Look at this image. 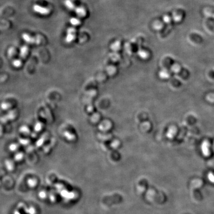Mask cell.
Listing matches in <instances>:
<instances>
[{
  "mask_svg": "<svg viewBox=\"0 0 214 214\" xmlns=\"http://www.w3.org/2000/svg\"><path fill=\"white\" fill-rule=\"evenodd\" d=\"M180 67L179 64H174L172 68H171V70H172L174 72H179V71H180Z\"/></svg>",
  "mask_w": 214,
  "mask_h": 214,
  "instance_id": "cell-24",
  "label": "cell"
},
{
  "mask_svg": "<svg viewBox=\"0 0 214 214\" xmlns=\"http://www.w3.org/2000/svg\"><path fill=\"white\" fill-rule=\"evenodd\" d=\"M10 105L9 103H4V106L3 107H2L3 109H4V110H9L10 108Z\"/></svg>",
  "mask_w": 214,
  "mask_h": 214,
  "instance_id": "cell-27",
  "label": "cell"
},
{
  "mask_svg": "<svg viewBox=\"0 0 214 214\" xmlns=\"http://www.w3.org/2000/svg\"><path fill=\"white\" fill-rule=\"evenodd\" d=\"M13 65L15 68H19L22 65V61L20 59H15L13 60Z\"/></svg>",
  "mask_w": 214,
  "mask_h": 214,
  "instance_id": "cell-18",
  "label": "cell"
},
{
  "mask_svg": "<svg viewBox=\"0 0 214 214\" xmlns=\"http://www.w3.org/2000/svg\"><path fill=\"white\" fill-rule=\"evenodd\" d=\"M121 48V43L119 41L113 42L111 46V49L114 52H116L120 50Z\"/></svg>",
  "mask_w": 214,
  "mask_h": 214,
  "instance_id": "cell-11",
  "label": "cell"
},
{
  "mask_svg": "<svg viewBox=\"0 0 214 214\" xmlns=\"http://www.w3.org/2000/svg\"><path fill=\"white\" fill-rule=\"evenodd\" d=\"M14 214H22L19 211L15 210L14 212Z\"/></svg>",
  "mask_w": 214,
  "mask_h": 214,
  "instance_id": "cell-29",
  "label": "cell"
},
{
  "mask_svg": "<svg viewBox=\"0 0 214 214\" xmlns=\"http://www.w3.org/2000/svg\"><path fill=\"white\" fill-rule=\"evenodd\" d=\"M22 37L23 40L27 44H40L42 42V37L41 36H32L28 33H23L22 34Z\"/></svg>",
  "mask_w": 214,
  "mask_h": 214,
  "instance_id": "cell-1",
  "label": "cell"
},
{
  "mask_svg": "<svg viewBox=\"0 0 214 214\" xmlns=\"http://www.w3.org/2000/svg\"><path fill=\"white\" fill-rule=\"evenodd\" d=\"M64 136L66 137L67 139H68V140H70V141H72L74 139V138H75V136L74 135L72 134H71L70 132H64Z\"/></svg>",
  "mask_w": 214,
  "mask_h": 214,
  "instance_id": "cell-20",
  "label": "cell"
},
{
  "mask_svg": "<svg viewBox=\"0 0 214 214\" xmlns=\"http://www.w3.org/2000/svg\"><path fill=\"white\" fill-rule=\"evenodd\" d=\"M25 213L27 214H36V211L33 207H25Z\"/></svg>",
  "mask_w": 214,
  "mask_h": 214,
  "instance_id": "cell-14",
  "label": "cell"
},
{
  "mask_svg": "<svg viewBox=\"0 0 214 214\" xmlns=\"http://www.w3.org/2000/svg\"><path fill=\"white\" fill-rule=\"evenodd\" d=\"M164 23L163 22L159 21V20H157L155 21L153 24V27L154 28V30H156L158 31H160L161 30L163 29L164 27Z\"/></svg>",
  "mask_w": 214,
  "mask_h": 214,
  "instance_id": "cell-7",
  "label": "cell"
},
{
  "mask_svg": "<svg viewBox=\"0 0 214 214\" xmlns=\"http://www.w3.org/2000/svg\"><path fill=\"white\" fill-rule=\"evenodd\" d=\"M32 9L35 13L39 14H41V15H48L51 13L50 10L49 8L44 7L37 4H35L33 5Z\"/></svg>",
  "mask_w": 214,
  "mask_h": 214,
  "instance_id": "cell-3",
  "label": "cell"
},
{
  "mask_svg": "<svg viewBox=\"0 0 214 214\" xmlns=\"http://www.w3.org/2000/svg\"><path fill=\"white\" fill-rule=\"evenodd\" d=\"M23 157H24V155H23V153H17V154L15 155V156H14V159H15V161H21L23 160Z\"/></svg>",
  "mask_w": 214,
  "mask_h": 214,
  "instance_id": "cell-22",
  "label": "cell"
},
{
  "mask_svg": "<svg viewBox=\"0 0 214 214\" xmlns=\"http://www.w3.org/2000/svg\"><path fill=\"white\" fill-rule=\"evenodd\" d=\"M173 20L172 17L170 15H165L163 18V22L166 24H170Z\"/></svg>",
  "mask_w": 214,
  "mask_h": 214,
  "instance_id": "cell-16",
  "label": "cell"
},
{
  "mask_svg": "<svg viewBox=\"0 0 214 214\" xmlns=\"http://www.w3.org/2000/svg\"><path fill=\"white\" fill-rule=\"evenodd\" d=\"M19 149V145L17 144H11L9 146V149L11 152H15L17 151Z\"/></svg>",
  "mask_w": 214,
  "mask_h": 214,
  "instance_id": "cell-23",
  "label": "cell"
},
{
  "mask_svg": "<svg viewBox=\"0 0 214 214\" xmlns=\"http://www.w3.org/2000/svg\"><path fill=\"white\" fill-rule=\"evenodd\" d=\"M42 128V126L41 124H40V122H38L36 124L35 126V130H36V131H40L41 130Z\"/></svg>",
  "mask_w": 214,
  "mask_h": 214,
  "instance_id": "cell-26",
  "label": "cell"
},
{
  "mask_svg": "<svg viewBox=\"0 0 214 214\" xmlns=\"http://www.w3.org/2000/svg\"><path fill=\"white\" fill-rule=\"evenodd\" d=\"M76 28L73 27H71L67 29L65 40H64L66 43H72L76 39Z\"/></svg>",
  "mask_w": 214,
  "mask_h": 214,
  "instance_id": "cell-2",
  "label": "cell"
},
{
  "mask_svg": "<svg viewBox=\"0 0 214 214\" xmlns=\"http://www.w3.org/2000/svg\"><path fill=\"white\" fill-rule=\"evenodd\" d=\"M182 18H183L182 15L179 14H174V15L172 17L173 20H174L175 22H176V23H179V22H180L181 19H182Z\"/></svg>",
  "mask_w": 214,
  "mask_h": 214,
  "instance_id": "cell-17",
  "label": "cell"
},
{
  "mask_svg": "<svg viewBox=\"0 0 214 214\" xmlns=\"http://www.w3.org/2000/svg\"><path fill=\"white\" fill-rule=\"evenodd\" d=\"M29 51V48L27 46L23 45L21 47L19 51V56L23 59H25L27 57Z\"/></svg>",
  "mask_w": 214,
  "mask_h": 214,
  "instance_id": "cell-6",
  "label": "cell"
},
{
  "mask_svg": "<svg viewBox=\"0 0 214 214\" xmlns=\"http://www.w3.org/2000/svg\"><path fill=\"white\" fill-rule=\"evenodd\" d=\"M138 56L143 60H146L148 59L149 57V53L147 51L141 49L138 52Z\"/></svg>",
  "mask_w": 214,
  "mask_h": 214,
  "instance_id": "cell-10",
  "label": "cell"
},
{
  "mask_svg": "<svg viewBox=\"0 0 214 214\" xmlns=\"http://www.w3.org/2000/svg\"><path fill=\"white\" fill-rule=\"evenodd\" d=\"M20 131L22 132L23 134H28L29 132H30V130H29V129L27 127V126H22L21 128H20Z\"/></svg>",
  "mask_w": 214,
  "mask_h": 214,
  "instance_id": "cell-25",
  "label": "cell"
},
{
  "mask_svg": "<svg viewBox=\"0 0 214 214\" xmlns=\"http://www.w3.org/2000/svg\"><path fill=\"white\" fill-rule=\"evenodd\" d=\"M100 130L103 131H108L111 130L112 126V124L110 121H104L103 122H101V125H100Z\"/></svg>",
  "mask_w": 214,
  "mask_h": 214,
  "instance_id": "cell-5",
  "label": "cell"
},
{
  "mask_svg": "<svg viewBox=\"0 0 214 214\" xmlns=\"http://www.w3.org/2000/svg\"><path fill=\"white\" fill-rule=\"evenodd\" d=\"M6 168L8 169V170L11 171L13 170L14 168V163L13 162L10 161H7L6 162Z\"/></svg>",
  "mask_w": 214,
  "mask_h": 214,
  "instance_id": "cell-19",
  "label": "cell"
},
{
  "mask_svg": "<svg viewBox=\"0 0 214 214\" xmlns=\"http://www.w3.org/2000/svg\"><path fill=\"white\" fill-rule=\"evenodd\" d=\"M50 199L51 201V202H54L55 201L56 198L54 194H52V195H49Z\"/></svg>",
  "mask_w": 214,
  "mask_h": 214,
  "instance_id": "cell-28",
  "label": "cell"
},
{
  "mask_svg": "<svg viewBox=\"0 0 214 214\" xmlns=\"http://www.w3.org/2000/svg\"><path fill=\"white\" fill-rule=\"evenodd\" d=\"M159 76L163 80H167L170 77V73L167 69H162L159 72Z\"/></svg>",
  "mask_w": 214,
  "mask_h": 214,
  "instance_id": "cell-9",
  "label": "cell"
},
{
  "mask_svg": "<svg viewBox=\"0 0 214 214\" xmlns=\"http://www.w3.org/2000/svg\"><path fill=\"white\" fill-rule=\"evenodd\" d=\"M39 198L41 199H45L48 197V193L45 190H42L38 194Z\"/></svg>",
  "mask_w": 214,
  "mask_h": 214,
  "instance_id": "cell-21",
  "label": "cell"
},
{
  "mask_svg": "<svg viewBox=\"0 0 214 214\" xmlns=\"http://www.w3.org/2000/svg\"><path fill=\"white\" fill-rule=\"evenodd\" d=\"M74 11L78 18H84L87 15V10L84 7L82 6L76 7Z\"/></svg>",
  "mask_w": 214,
  "mask_h": 214,
  "instance_id": "cell-4",
  "label": "cell"
},
{
  "mask_svg": "<svg viewBox=\"0 0 214 214\" xmlns=\"http://www.w3.org/2000/svg\"><path fill=\"white\" fill-rule=\"evenodd\" d=\"M17 53L15 48L13 47H10L8 50V55L10 58H13Z\"/></svg>",
  "mask_w": 214,
  "mask_h": 214,
  "instance_id": "cell-15",
  "label": "cell"
},
{
  "mask_svg": "<svg viewBox=\"0 0 214 214\" xmlns=\"http://www.w3.org/2000/svg\"><path fill=\"white\" fill-rule=\"evenodd\" d=\"M72 1H74V0H72Z\"/></svg>",
  "mask_w": 214,
  "mask_h": 214,
  "instance_id": "cell-30",
  "label": "cell"
},
{
  "mask_svg": "<svg viewBox=\"0 0 214 214\" xmlns=\"http://www.w3.org/2000/svg\"><path fill=\"white\" fill-rule=\"evenodd\" d=\"M69 23L73 27H77L81 24V20L77 18H72L69 19Z\"/></svg>",
  "mask_w": 214,
  "mask_h": 214,
  "instance_id": "cell-12",
  "label": "cell"
},
{
  "mask_svg": "<svg viewBox=\"0 0 214 214\" xmlns=\"http://www.w3.org/2000/svg\"><path fill=\"white\" fill-rule=\"evenodd\" d=\"M64 5L67 9L70 10H75L76 6L73 3L72 0H64Z\"/></svg>",
  "mask_w": 214,
  "mask_h": 214,
  "instance_id": "cell-8",
  "label": "cell"
},
{
  "mask_svg": "<svg viewBox=\"0 0 214 214\" xmlns=\"http://www.w3.org/2000/svg\"><path fill=\"white\" fill-rule=\"evenodd\" d=\"M27 185L29 187L34 188L36 186L37 184V181L35 179H28L27 182Z\"/></svg>",
  "mask_w": 214,
  "mask_h": 214,
  "instance_id": "cell-13",
  "label": "cell"
}]
</instances>
